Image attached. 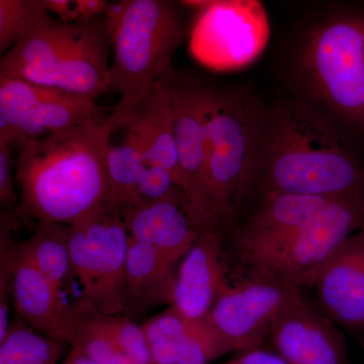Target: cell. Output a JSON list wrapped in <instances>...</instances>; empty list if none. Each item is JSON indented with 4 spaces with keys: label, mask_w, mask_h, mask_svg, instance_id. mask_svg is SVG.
Masks as SVG:
<instances>
[{
    "label": "cell",
    "mask_w": 364,
    "mask_h": 364,
    "mask_svg": "<svg viewBox=\"0 0 364 364\" xmlns=\"http://www.w3.org/2000/svg\"><path fill=\"white\" fill-rule=\"evenodd\" d=\"M310 289L321 312L358 340L364 338V228L328 258Z\"/></svg>",
    "instance_id": "13"
},
{
    "label": "cell",
    "mask_w": 364,
    "mask_h": 364,
    "mask_svg": "<svg viewBox=\"0 0 364 364\" xmlns=\"http://www.w3.org/2000/svg\"><path fill=\"white\" fill-rule=\"evenodd\" d=\"M188 11L173 0L111 4L105 14L112 46L109 90L136 97L168 75L188 33Z\"/></svg>",
    "instance_id": "5"
},
{
    "label": "cell",
    "mask_w": 364,
    "mask_h": 364,
    "mask_svg": "<svg viewBox=\"0 0 364 364\" xmlns=\"http://www.w3.org/2000/svg\"><path fill=\"white\" fill-rule=\"evenodd\" d=\"M260 196L259 205L235 233V253L242 265L272 252L318 210L340 198L286 193Z\"/></svg>",
    "instance_id": "15"
},
{
    "label": "cell",
    "mask_w": 364,
    "mask_h": 364,
    "mask_svg": "<svg viewBox=\"0 0 364 364\" xmlns=\"http://www.w3.org/2000/svg\"><path fill=\"white\" fill-rule=\"evenodd\" d=\"M178 157V186L189 217L202 233L215 226L208 188V95L210 83L172 69L166 76Z\"/></svg>",
    "instance_id": "9"
},
{
    "label": "cell",
    "mask_w": 364,
    "mask_h": 364,
    "mask_svg": "<svg viewBox=\"0 0 364 364\" xmlns=\"http://www.w3.org/2000/svg\"><path fill=\"white\" fill-rule=\"evenodd\" d=\"M166 76L136 97H122L112 114L129 124L142 141L146 160L168 170L178 186V157Z\"/></svg>",
    "instance_id": "19"
},
{
    "label": "cell",
    "mask_w": 364,
    "mask_h": 364,
    "mask_svg": "<svg viewBox=\"0 0 364 364\" xmlns=\"http://www.w3.org/2000/svg\"><path fill=\"white\" fill-rule=\"evenodd\" d=\"M104 116V109L95 100L60 91L26 112L11 133L9 144L11 147L21 148L35 139L69 130Z\"/></svg>",
    "instance_id": "22"
},
{
    "label": "cell",
    "mask_w": 364,
    "mask_h": 364,
    "mask_svg": "<svg viewBox=\"0 0 364 364\" xmlns=\"http://www.w3.org/2000/svg\"><path fill=\"white\" fill-rule=\"evenodd\" d=\"M176 188H179V186H177L176 178L168 170L163 168L161 166H157V165L151 164L150 162L145 160L138 182H136L135 191L132 196L130 203L128 207L124 208V210L140 205V203L164 198Z\"/></svg>",
    "instance_id": "27"
},
{
    "label": "cell",
    "mask_w": 364,
    "mask_h": 364,
    "mask_svg": "<svg viewBox=\"0 0 364 364\" xmlns=\"http://www.w3.org/2000/svg\"><path fill=\"white\" fill-rule=\"evenodd\" d=\"M291 97L349 141H364V4H339L306 23L289 50Z\"/></svg>",
    "instance_id": "3"
},
{
    "label": "cell",
    "mask_w": 364,
    "mask_h": 364,
    "mask_svg": "<svg viewBox=\"0 0 364 364\" xmlns=\"http://www.w3.org/2000/svg\"><path fill=\"white\" fill-rule=\"evenodd\" d=\"M111 4L105 0H74L80 21H90L107 13Z\"/></svg>",
    "instance_id": "32"
},
{
    "label": "cell",
    "mask_w": 364,
    "mask_h": 364,
    "mask_svg": "<svg viewBox=\"0 0 364 364\" xmlns=\"http://www.w3.org/2000/svg\"><path fill=\"white\" fill-rule=\"evenodd\" d=\"M109 130V117H100L21 146L14 165L20 205L14 215L70 225L107 202Z\"/></svg>",
    "instance_id": "2"
},
{
    "label": "cell",
    "mask_w": 364,
    "mask_h": 364,
    "mask_svg": "<svg viewBox=\"0 0 364 364\" xmlns=\"http://www.w3.org/2000/svg\"><path fill=\"white\" fill-rule=\"evenodd\" d=\"M13 225L1 222V237L9 247L11 269V305L21 321L49 338L68 344L73 326V308L61 287L46 277L18 250L9 238Z\"/></svg>",
    "instance_id": "12"
},
{
    "label": "cell",
    "mask_w": 364,
    "mask_h": 364,
    "mask_svg": "<svg viewBox=\"0 0 364 364\" xmlns=\"http://www.w3.org/2000/svg\"><path fill=\"white\" fill-rule=\"evenodd\" d=\"M254 191L364 198V162L341 132L289 95L265 107Z\"/></svg>",
    "instance_id": "1"
},
{
    "label": "cell",
    "mask_w": 364,
    "mask_h": 364,
    "mask_svg": "<svg viewBox=\"0 0 364 364\" xmlns=\"http://www.w3.org/2000/svg\"><path fill=\"white\" fill-rule=\"evenodd\" d=\"M220 364H286L275 352L265 350L262 347L239 352L238 355Z\"/></svg>",
    "instance_id": "30"
},
{
    "label": "cell",
    "mask_w": 364,
    "mask_h": 364,
    "mask_svg": "<svg viewBox=\"0 0 364 364\" xmlns=\"http://www.w3.org/2000/svg\"><path fill=\"white\" fill-rule=\"evenodd\" d=\"M16 246L26 259L61 289L73 277L69 225L37 223L32 236Z\"/></svg>",
    "instance_id": "24"
},
{
    "label": "cell",
    "mask_w": 364,
    "mask_h": 364,
    "mask_svg": "<svg viewBox=\"0 0 364 364\" xmlns=\"http://www.w3.org/2000/svg\"><path fill=\"white\" fill-rule=\"evenodd\" d=\"M359 342H360L361 347H363L364 352V338L359 339Z\"/></svg>",
    "instance_id": "34"
},
{
    "label": "cell",
    "mask_w": 364,
    "mask_h": 364,
    "mask_svg": "<svg viewBox=\"0 0 364 364\" xmlns=\"http://www.w3.org/2000/svg\"><path fill=\"white\" fill-rule=\"evenodd\" d=\"M46 6L55 18L67 23H79L78 14L74 6V0H45Z\"/></svg>",
    "instance_id": "31"
},
{
    "label": "cell",
    "mask_w": 364,
    "mask_h": 364,
    "mask_svg": "<svg viewBox=\"0 0 364 364\" xmlns=\"http://www.w3.org/2000/svg\"><path fill=\"white\" fill-rule=\"evenodd\" d=\"M62 364H97L91 359L86 358V356L81 354L80 352L71 349L69 352L68 356H67L65 360Z\"/></svg>",
    "instance_id": "33"
},
{
    "label": "cell",
    "mask_w": 364,
    "mask_h": 364,
    "mask_svg": "<svg viewBox=\"0 0 364 364\" xmlns=\"http://www.w3.org/2000/svg\"><path fill=\"white\" fill-rule=\"evenodd\" d=\"M227 264L222 232L200 234L177 268L171 306L191 320H207L230 284Z\"/></svg>",
    "instance_id": "17"
},
{
    "label": "cell",
    "mask_w": 364,
    "mask_h": 364,
    "mask_svg": "<svg viewBox=\"0 0 364 364\" xmlns=\"http://www.w3.org/2000/svg\"><path fill=\"white\" fill-rule=\"evenodd\" d=\"M183 2L202 13L193 43L198 56L210 65L243 68L264 51L270 28L267 11L259 1Z\"/></svg>",
    "instance_id": "11"
},
{
    "label": "cell",
    "mask_w": 364,
    "mask_h": 364,
    "mask_svg": "<svg viewBox=\"0 0 364 364\" xmlns=\"http://www.w3.org/2000/svg\"><path fill=\"white\" fill-rule=\"evenodd\" d=\"M111 123L107 147L109 196L107 203L123 214L128 207L146 160L145 148L129 124L109 116Z\"/></svg>",
    "instance_id": "23"
},
{
    "label": "cell",
    "mask_w": 364,
    "mask_h": 364,
    "mask_svg": "<svg viewBox=\"0 0 364 364\" xmlns=\"http://www.w3.org/2000/svg\"><path fill=\"white\" fill-rule=\"evenodd\" d=\"M72 275L81 298L107 315H123L130 234L123 215L107 202L70 225Z\"/></svg>",
    "instance_id": "6"
},
{
    "label": "cell",
    "mask_w": 364,
    "mask_h": 364,
    "mask_svg": "<svg viewBox=\"0 0 364 364\" xmlns=\"http://www.w3.org/2000/svg\"><path fill=\"white\" fill-rule=\"evenodd\" d=\"M11 269L9 247L6 239L0 241V340L6 337L9 327L11 305Z\"/></svg>",
    "instance_id": "29"
},
{
    "label": "cell",
    "mask_w": 364,
    "mask_h": 364,
    "mask_svg": "<svg viewBox=\"0 0 364 364\" xmlns=\"http://www.w3.org/2000/svg\"><path fill=\"white\" fill-rule=\"evenodd\" d=\"M301 287L248 275L229 284L215 301L207 321L229 352L259 348L289 306L303 298Z\"/></svg>",
    "instance_id": "10"
},
{
    "label": "cell",
    "mask_w": 364,
    "mask_h": 364,
    "mask_svg": "<svg viewBox=\"0 0 364 364\" xmlns=\"http://www.w3.org/2000/svg\"><path fill=\"white\" fill-rule=\"evenodd\" d=\"M267 105L245 86L210 85L208 95V188L220 231L253 191Z\"/></svg>",
    "instance_id": "4"
},
{
    "label": "cell",
    "mask_w": 364,
    "mask_h": 364,
    "mask_svg": "<svg viewBox=\"0 0 364 364\" xmlns=\"http://www.w3.org/2000/svg\"><path fill=\"white\" fill-rule=\"evenodd\" d=\"M107 38L105 14L74 23L50 14L2 56L0 76L61 90L82 72Z\"/></svg>",
    "instance_id": "7"
},
{
    "label": "cell",
    "mask_w": 364,
    "mask_h": 364,
    "mask_svg": "<svg viewBox=\"0 0 364 364\" xmlns=\"http://www.w3.org/2000/svg\"><path fill=\"white\" fill-rule=\"evenodd\" d=\"M63 344L16 320L0 340V364H57Z\"/></svg>",
    "instance_id": "25"
},
{
    "label": "cell",
    "mask_w": 364,
    "mask_h": 364,
    "mask_svg": "<svg viewBox=\"0 0 364 364\" xmlns=\"http://www.w3.org/2000/svg\"><path fill=\"white\" fill-rule=\"evenodd\" d=\"M178 265L157 249L130 237L124 270L123 315L134 318L155 306H171Z\"/></svg>",
    "instance_id": "21"
},
{
    "label": "cell",
    "mask_w": 364,
    "mask_h": 364,
    "mask_svg": "<svg viewBox=\"0 0 364 364\" xmlns=\"http://www.w3.org/2000/svg\"><path fill=\"white\" fill-rule=\"evenodd\" d=\"M364 228V198L328 203L279 247L244 265L248 275L310 289L320 268L348 237Z\"/></svg>",
    "instance_id": "8"
},
{
    "label": "cell",
    "mask_w": 364,
    "mask_h": 364,
    "mask_svg": "<svg viewBox=\"0 0 364 364\" xmlns=\"http://www.w3.org/2000/svg\"><path fill=\"white\" fill-rule=\"evenodd\" d=\"M71 349L97 364H153L142 326L124 315H107L82 299L72 305Z\"/></svg>",
    "instance_id": "16"
},
{
    "label": "cell",
    "mask_w": 364,
    "mask_h": 364,
    "mask_svg": "<svg viewBox=\"0 0 364 364\" xmlns=\"http://www.w3.org/2000/svg\"><path fill=\"white\" fill-rule=\"evenodd\" d=\"M142 329L153 364H210L230 353L207 320H191L172 306Z\"/></svg>",
    "instance_id": "20"
},
{
    "label": "cell",
    "mask_w": 364,
    "mask_h": 364,
    "mask_svg": "<svg viewBox=\"0 0 364 364\" xmlns=\"http://www.w3.org/2000/svg\"><path fill=\"white\" fill-rule=\"evenodd\" d=\"M50 14L45 0H0V53L6 54Z\"/></svg>",
    "instance_id": "26"
},
{
    "label": "cell",
    "mask_w": 364,
    "mask_h": 364,
    "mask_svg": "<svg viewBox=\"0 0 364 364\" xmlns=\"http://www.w3.org/2000/svg\"><path fill=\"white\" fill-rule=\"evenodd\" d=\"M122 215L131 239L157 249L177 264L202 234L189 217L179 188L164 198L129 208Z\"/></svg>",
    "instance_id": "18"
},
{
    "label": "cell",
    "mask_w": 364,
    "mask_h": 364,
    "mask_svg": "<svg viewBox=\"0 0 364 364\" xmlns=\"http://www.w3.org/2000/svg\"><path fill=\"white\" fill-rule=\"evenodd\" d=\"M14 165L11 146L0 144V203L4 212L9 213L16 212L20 205Z\"/></svg>",
    "instance_id": "28"
},
{
    "label": "cell",
    "mask_w": 364,
    "mask_h": 364,
    "mask_svg": "<svg viewBox=\"0 0 364 364\" xmlns=\"http://www.w3.org/2000/svg\"><path fill=\"white\" fill-rule=\"evenodd\" d=\"M267 339L286 364H349L343 332L304 296L277 318Z\"/></svg>",
    "instance_id": "14"
}]
</instances>
